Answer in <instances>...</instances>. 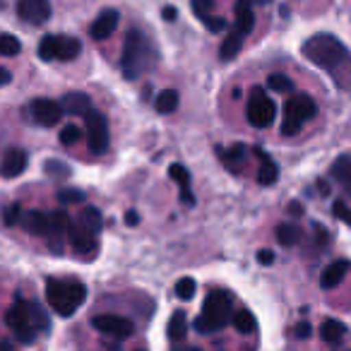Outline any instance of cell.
Here are the masks:
<instances>
[{"instance_id":"6da1fadb","label":"cell","mask_w":351,"mask_h":351,"mask_svg":"<svg viewBox=\"0 0 351 351\" xmlns=\"http://www.w3.org/2000/svg\"><path fill=\"white\" fill-rule=\"evenodd\" d=\"M303 56H306L311 63H315L317 68L327 70V73L335 75L341 65L349 63V51L341 44L337 36L332 34H315L303 44Z\"/></svg>"},{"instance_id":"7a4b0ae2","label":"cell","mask_w":351,"mask_h":351,"mask_svg":"<svg viewBox=\"0 0 351 351\" xmlns=\"http://www.w3.org/2000/svg\"><path fill=\"white\" fill-rule=\"evenodd\" d=\"M46 298H49L51 308L60 317H70L75 315V311H80V306L87 298V287L75 277L68 279L49 277L46 279Z\"/></svg>"},{"instance_id":"3957f363","label":"cell","mask_w":351,"mask_h":351,"mask_svg":"<svg viewBox=\"0 0 351 351\" xmlns=\"http://www.w3.org/2000/svg\"><path fill=\"white\" fill-rule=\"evenodd\" d=\"M152 65V46L140 32H128L125 46H123V77L125 80H137L147 68Z\"/></svg>"},{"instance_id":"277c9868","label":"cell","mask_w":351,"mask_h":351,"mask_svg":"<svg viewBox=\"0 0 351 351\" xmlns=\"http://www.w3.org/2000/svg\"><path fill=\"white\" fill-rule=\"evenodd\" d=\"M231 293L226 291H212L205 298V306H202V315L195 320V330L202 335H212V332H219L221 327L229 325L231 317Z\"/></svg>"},{"instance_id":"5b68a950","label":"cell","mask_w":351,"mask_h":351,"mask_svg":"<svg viewBox=\"0 0 351 351\" xmlns=\"http://www.w3.org/2000/svg\"><path fill=\"white\" fill-rule=\"evenodd\" d=\"M317 104L313 101L308 94H293L287 104H284V118H282V135L293 137L301 132L311 118H315Z\"/></svg>"},{"instance_id":"8992f818","label":"cell","mask_w":351,"mask_h":351,"mask_svg":"<svg viewBox=\"0 0 351 351\" xmlns=\"http://www.w3.org/2000/svg\"><path fill=\"white\" fill-rule=\"evenodd\" d=\"M5 322L12 330V335H15L22 344H32V341L36 339V335H39V330L34 327V320H32L29 301H25V298H20V296H17L15 303L8 308Z\"/></svg>"},{"instance_id":"52a82bcc","label":"cell","mask_w":351,"mask_h":351,"mask_svg":"<svg viewBox=\"0 0 351 351\" xmlns=\"http://www.w3.org/2000/svg\"><path fill=\"white\" fill-rule=\"evenodd\" d=\"M245 116H248V123L253 128H269L274 123V116H277V106L274 101L267 97L263 87H253L248 97V106H245Z\"/></svg>"},{"instance_id":"ba28073f","label":"cell","mask_w":351,"mask_h":351,"mask_svg":"<svg viewBox=\"0 0 351 351\" xmlns=\"http://www.w3.org/2000/svg\"><path fill=\"white\" fill-rule=\"evenodd\" d=\"M84 128H87V145L92 154H104L108 149V123L106 116L99 111H89L84 116Z\"/></svg>"},{"instance_id":"9c48e42d","label":"cell","mask_w":351,"mask_h":351,"mask_svg":"<svg viewBox=\"0 0 351 351\" xmlns=\"http://www.w3.org/2000/svg\"><path fill=\"white\" fill-rule=\"evenodd\" d=\"M29 111L34 116V121L44 128H56L63 121V104L53 101V99H34L29 104Z\"/></svg>"},{"instance_id":"30bf717a","label":"cell","mask_w":351,"mask_h":351,"mask_svg":"<svg viewBox=\"0 0 351 351\" xmlns=\"http://www.w3.org/2000/svg\"><path fill=\"white\" fill-rule=\"evenodd\" d=\"M92 327L99 330L101 335H111V337H130L135 332V325H132L128 317L123 315H111V313H104V315H94L92 317Z\"/></svg>"},{"instance_id":"8fae6325","label":"cell","mask_w":351,"mask_h":351,"mask_svg":"<svg viewBox=\"0 0 351 351\" xmlns=\"http://www.w3.org/2000/svg\"><path fill=\"white\" fill-rule=\"evenodd\" d=\"M70 217L65 215L63 210L58 212H51L49 215V234H46V239H49V248L53 250V253H63V243L68 241V229H70Z\"/></svg>"},{"instance_id":"7c38bea8","label":"cell","mask_w":351,"mask_h":351,"mask_svg":"<svg viewBox=\"0 0 351 351\" xmlns=\"http://www.w3.org/2000/svg\"><path fill=\"white\" fill-rule=\"evenodd\" d=\"M17 15L29 25H44L51 17V3L49 0H20Z\"/></svg>"},{"instance_id":"4fadbf2b","label":"cell","mask_w":351,"mask_h":351,"mask_svg":"<svg viewBox=\"0 0 351 351\" xmlns=\"http://www.w3.org/2000/svg\"><path fill=\"white\" fill-rule=\"evenodd\" d=\"M68 241L73 245V250L77 255H92L94 248H97V236L89 234L77 219L70 221V229H68Z\"/></svg>"},{"instance_id":"5bb4252c","label":"cell","mask_w":351,"mask_h":351,"mask_svg":"<svg viewBox=\"0 0 351 351\" xmlns=\"http://www.w3.org/2000/svg\"><path fill=\"white\" fill-rule=\"evenodd\" d=\"M27 164H29L27 152L20 149V147H12V149L5 152V156L0 161V173L5 176V178H17L27 169Z\"/></svg>"},{"instance_id":"9a60e30c","label":"cell","mask_w":351,"mask_h":351,"mask_svg":"<svg viewBox=\"0 0 351 351\" xmlns=\"http://www.w3.org/2000/svg\"><path fill=\"white\" fill-rule=\"evenodd\" d=\"M118 12L116 10H104L101 15L94 20V25L89 27V36L92 39H97V41H104V39H108V36L116 32V27H118Z\"/></svg>"},{"instance_id":"2e32d148","label":"cell","mask_w":351,"mask_h":351,"mask_svg":"<svg viewBox=\"0 0 351 351\" xmlns=\"http://www.w3.org/2000/svg\"><path fill=\"white\" fill-rule=\"evenodd\" d=\"M351 269V263L349 260H335V263L330 265V267H325V272H322L320 277V287L322 289H335L341 284V279L346 277V272Z\"/></svg>"},{"instance_id":"e0dca14e","label":"cell","mask_w":351,"mask_h":351,"mask_svg":"<svg viewBox=\"0 0 351 351\" xmlns=\"http://www.w3.org/2000/svg\"><path fill=\"white\" fill-rule=\"evenodd\" d=\"M63 111L70 113V116H87L89 111H92V99L87 97V94L82 92H70L63 97Z\"/></svg>"},{"instance_id":"ac0fdd59","label":"cell","mask_w":351,"mask_h":351,"mask_svg":"<svg viewBox=\"0 0 351 351\" xmlns=\"http://www.w3.org/2000/svg\"><path fill=\"white\" fill-rule=\"evenodd\" d=\"M255 27V15H253V3L250 0H239L236 3V29L241 34L248 36Z\"/></svg>"},{"instance_id":"d6986e66","label":"cell","mask_w":351,"mask_h":351,"mask_svg":"<svg viewBox=\"0 0 351 351\" xmlns=\"http://www.w3.org/2000/svg\"><path fill=\"white\" fill-rule=\"evenodd\" d=\"M332 178L344 188V193L351 197V156H339L332 164Z\"/></svg>"},{"instance_id":"ffe728a7","label":"cell","mask_w":351,"mask_h":351,"mask_svg":"<svg viewBox=\"0 0 351 351\" xmlns=\"http://www.w3.org/2000/svg\"><path fill=\"white\" fill-rule=\"evenodd\" d=\"M82 44L75 36H56V60H73L80 56Z\"/></svg>"},{"instance_id":"44dd1931","label":"cell","mask_w":351,"mask_h":351,"mask_svg":"<svg viewBox=\"0 0 351 351\" xmlns=\"http://www.w3.org/2000/svg\"><path fill=\"white\" fill-rule=\"evenodd\" d=\"M255 154L260 156L258 183H260V186H272V183L277 181V176H279V169H277V164H274V161L269 159V156L265 154L263 149H255Z\"/></svg>"},{"instance_id":"7402d4cb","label":"cell","mask_w":351,"mask_h":351,"mask_svg":"<svg viewBox=\"0 0 351 351\" xmlns=\"http://www.w3.org/2000/svg\"><path fill=\"white\" fill-rule=\"evenodd\" d=\"M22 226L34 236H46L49 234V215H44V212H27V215H22Z\"/></svg>"},{"instance_id":"603a6c76","label":"cell","mask_w":351,"mask_h":351,"mask_svg":"<svg viewBox=\"0 0 351 351\" xmlns=\"http://www.w3.org/2000/svg\"><path fill=\"white\" fill-rule=\"evenodd\" d=\"M243 39H245V34H241V32L234 27V29L229 32V36L224 39V44H221L219 58H221V60H234L236 56L241 53V46H243Z\"/></svg>"},{"instance_id":"cb8c5ba5","label":"cell","mask_w":351,"mask_h":351,"mask_svg":"<svg viewBox=\"0 0 351 351\" xmlns=\"http://www.w3.org/2000/svg\"><path fill=\"white\" fill-rule=\"evenodd\" d=\"M77 221L94 236H99V234H101V229H104V217H101V212H99L97 207H84V210L80 212Z\"/></svg>"},{"instance_id":"d4e9b609","label":"cell","mask_w":351,"mask_h":351,"mask_svg":"<svg viewBox=\"0 0 351 351\" xmlns=\"http://www.w3.org/2000/svg\"><path fill=\"white\" fill-rule=\"evenodd\" d=\"M344 335H346V327H344V322H339V320H325L320 325V337L327 344H339V341L344 339Z\"/></svg>"},{"instance_id":"484cf974","label":"cell","mask_w":351,"mask_h":351,"mask_svg":"<svg viewBox=\"0 0 351 351\" xmlns=\"http://www.w3.org/2000/svg\"><path fill=\"white\" fill-rule=\"evenodd\" d=\"M166 332H169V339L181 341L183 337L188 335V317H186V313H183V311H176L173 315H171Z\"/></svg>"},{"instance_id":"4316f807","label":"cell","mask_w":351,"mask_h":351,"mask_svg":"<svg viewBox=\"0 0 351 351\" xmlns=\"http://www.w3.org/2000/svg\"><path fill=\"white\" fill-rule=\"evenodd\" d=\"M243 161H245V147L243 145H234V147H229V149H226L224 166L231 171V173H239L241 166H243Z\"/></svg>"},{"instance_id":"83f0119b","label":"cell","mask_w":351,"mask_h":351,"mask_svg":"<svg viewBox=\"0 0 351 351\" xmlns=\"http://www.w3.org/2000/svg\"><path fill=\"white\" fill-rule=\"evenodd\" d=\"M231 322H234V327L241 335H250V332H255V327H258L255 315L250 311H239L236 315H231Z\"/></svg>"},{"instance_id":"f1b7e54d","label":"cell","mask_w":351,"mask_h":351,"mask_svg":"<svg viewBox=\"0 0 351 351\" xmlns=\"http://www.w3.org/2000/svg\"><path fill=\"white\" fill-rule=\"evenodd\" d=\"M154 106L159 113H173L176 108H178V92H173V89H164V92L156 97Z\"/></svg>"},{"instance_id":"f546056e","label":"cell","mask_w":351,"mask_h":351,"mask_svg":"<svg viewBox=\"0 0 351 351\" xmlns=\"http://www.w3.org/2000/svg\"><path fill=\"white\" fill-rule=\"evenodd\" d=\"M277 241L282 245H296L298 241H301V229L293 224H279L277 226Z\"/></svg>"},{"instance_id":"4dcf8cb0","label":"cell","mask_w":351,"mask_h":351,"mask_svg":"<svg viewBox=\"0 0 351 351\" xmlns=\"http://www.w3.org/2000/svg\"><path fill=\"white\" fill-rule=\"evenodd\" d=\"M169 176H171V181L178 183L181 191H191V173H188V169L183 164H171Z\"/></svg>"},{"instance_id":"1f68e13d","label":"cell","mask_w":351,"mask_h":351,"mask_svg":"<svg viewBox=\"0 0 351 351\" xmlns=\"http://www.w3.org/2000/svg\"><path fill=\"white\" fill-rule=\"evenodd\" d=\"M22 51V44L17 36L12 34H0V56H8V58H12V56H17Z\"/></svg>"},{"instance_id":"d6a6232c","label":"cell","mask_w":351,"mask_h":351,"mask_svg":"<svg viewBox=\"0 0 351 351\" xmlns=\"http://www.w3.org/2000/svg\"><path fill=\"white\" fill-rule=\"evenodd\" d=\"M195 289H197V284H195V279H191V277H183V279H178L176 282V296L181 298V301H191L193 296H195Z\"/></svg>"},{"instance_id":"836d02e7","label":"cell","mask_w":351,"mask_h":351,"mask_svg":"<svg viewBox=\"0 0 351 351\" xmlns=\"http://www.w3.org/2000/svg\"><path fill=\"white\" fill-rule=\"evenodd\" d=\"M267 87L272 89V92L287 94V92H291V89H293V82L287 77V75L274 73V75H269V77H267Z\"/></svg>"},{"instance_id":"e575fe53","label":"cell","mask_w":351,"mask_h":351,"mask_svg":"<svg viewBox=\"0 0 351 351\" xmlns=\"http://www.w3.org/2000/svg\"><path fill=\"white\" fill-rule=\"evenodd\" d=\"M32 306V320H34V327L39 332H49L51 330V320L49 315L44 313V308L39 306V303H29Z\"/></svg>"},{"instance_id":"d590c367","label":"cell","mask_w":351,"mask_h":351,"mask_svg":"<svg viewBox=\"0 0 351 351\" xmlns=\"http://www.w3.org/2000/svg\"><path fill=\"white\" fill-rule=\"evenodd\" d=\"M80 140H82V130H80L75 123H70V125H65L63 130H60V145L73 147V145H77Z\"/></svg>"},{"instance_id":"8d00e7d4","label":"cell","mask_w":351,"mask_h":351,"mask_svg":"<svg viewBox=\"0 0 351 351\" xmlns=\"http://www.w3.org/2000/svg\"><path fill=\"white\" fill-rule=\"evenodd\" d=\"M39 58L41 60H56V34H49V36H44L41 39V44H39Z\"/></svg>"},{"instance_id":"74e56055","label":"cell","mask_w":351,"mask_h":351,"mask_svg":"<svg viewBox=\"0 0 351 351\" xmlns=\"http://www.w3.org/2000/svg\"><path fill=\"white\" fill-rule=\"evenodd\" d=\"M58 200L63 202V205H77V202L84 200V193L77 191V188H60Z\"/></svg>"},{"instance_id":"f35d334b","label":"cell","mask_w":351,"mask_h":351,"mask_svg":"<svg viewBox=\"0 0 351 351\" xmlns=\"http://www.w3.org/2000/svg\"><path fill=\"white\" fill-rule=\"evenodd\" d=\"M212 10H215V0H193V12L200 20H207Z\"/></svg>"},{"instance_id":"ab89813d","label":"cell","mask_w":351,"mask_h":351,"mask_svg":"<svg viewBox=\"0 0 351 351\" xmlns=\"http://www.w3.org/2000/svg\"><path fill=\"white\" fill-rule=\"evenodd\" d=\"M332 215L337 217V219H341L344 224L351 226V207H346L341 200H337L335 205H332Z\"/></svg>"},{"instance_id":"60d3db41","label":"cell","mask_w":351,"mask_h":351,"mask_svg":"<svg viewBox=\"0 0 351 351\" xmlns=\"http://www.w3.org/2000/svg\"><path fill=\"white\" fill-rule=\"evenodd\" d=\"M17 221H22V207L15 202V205H10V207L5 210V224H8V226H15Z\"/></svg>"},{"instance_id":"b9f144b4","label":"cell","mask_w":351,"mask_h":351,"mask_svg":"<svg viewBox=\"0 0 351 351\" xmlns=\"http://www.w3.org/2000/svg\"><path fill=\"white\" fill-rule=\"evenodd\" d=\"M202 25L207 27L210 32H224L226 29V20L224 17H207V20H202Z\"/></svg>"},{"instance_id":"7bdbcfd3","label":"cell","mask_w":351,"mask_h":351,"mask_svg":"<svg viewBox=\"0 0 351 351\" xmlns=\"http://www.w3.org/2000/svg\"><path fill=\"white\" fill-rule=\"evenodd\" d=\"M46 173L68 176V173H70V169H68V166H63V164H58V161H53V159H51L49 164H46Z\"/></svg>"},{"instance_id":"ee69618b","label":"cell","mask_w":351,"mask_h":351,"mask_svg":"<svg viewBox=\"0 0 351 351\" xmlns=\"http://www.w3.org/2000/svg\"><path fill=\"white\" fill-rule=\"evenodd\" d=\"M311 332H313V327L308 325V322H298V325L293 327V335H296L298 339H308V337H311Z\"/></svg>"},{"instance_id":"f6af8a7d","label":"cell","mask_w":351,"mask_h":351,"mask_svg":"<svg viewBox=\"0 0 351 351\" xmlns=\"http://www.w3.org/2000/svg\"><path fill=\"white\" fill-rule=\"evenodd\" d=\"M258 263L260 265H272L274 263V253H272V250H260V253H258Z\"/></svg>"},{"instance_id":"bcb514c9","label":"cell","mask_w":351,"mask_h":351,"mask_svg":"<svg viewBox=\"0 0 351 351\" xmlns=\"http://www.w3.org/2000/svg\"><path fill=\"white\" fill-rule=\"evenodd\" d=\"M12 82V75L8 68H0V87H5V84Z\"/></svg>"},{"instance_id":"7dc6e473","label":"cell","mask_w":351,"mask_h":351,"mask_svg":"<svg viewBox=\"0 0 351 351\" xmlns=\"http://www.w3.org/2000/svg\"><path fill=\"white\" fill-rule=\"evenodd\" d=\"M125 224H128V226H137V224H140V215L130 210V212L125 215Z\"/></svg>"},{"instance_id":"c3c4849f","label":"cell","mask_w":351,"mask_h":351,"mask_svg":"<svg viewBox=\"0 0 351 351\" xmlns=\"http://www.w3.org/2000/svg\"><path fill=\"white\" fill-rule=\"evenodd\" d=\"M181 200H183V205H188V207L195 205V197H193L191 191H181Z\"/></svg>"},{"instance_id":"681fc988","label":"cell","mask_w":351,"mask_h":351,"mask_svg":"<svg viewBox=\"0 0 351 351\" xmlns=\"http://www.w3.org/2000/svg\"><path fill=\"white\" fill-rule=\"evenodd\" d=\"M176 17H178V10H176V8H164V20L166 22H173Z\"/></svg>"},{"instance_id":"f907efd6","label":"cell","mask_w":351,"mask_h":351,"mask_svg":"<svg viewBox=\"0 0 351 351\" xmlns=\"http://www.w3.org/2000/svg\"><path fill=\"white\" fill-rule=\"evenodd\" d=\"M320 193H325V195H327V193H330V188H327V183H322V181H320Z\"/></svg>"},{"instance_id":"816d5d0a","label":"cell","mask_w":351,"mask_h":351,"mask_svg":"<svg viewBox=\"0 0 351 351\" xmlns=\"http://www.w3.org/2000/svg\"><path fill=\"white\" fill-rule=\"evenodd\" d=\"M0 351H15V349L10 344H0Z\"/></svg>"},{"instance_id":"f5cc1de1","label":"cell","mask_w":351,"mask_h":351,"mask_svg":"<svg viewBox=\"0 0 351 351\" xmlns=\"http://www.w3.org/2000/svg\"><path fill=\"white\" fill-rule=\"evenodd\" d=\"M250 3H260V5H265V3H269V0H250Z\"/></svg>"}]
</instances>
